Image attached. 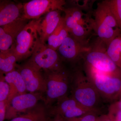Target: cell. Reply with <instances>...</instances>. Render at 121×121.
I'll list each match as a JSON object with an SVG mask.
<instances>
[{
    "label": "cell",
    "mask_w": 121,
    "mask_h": 121,
    "mask_svg": "<svg viewBox=\"0 0 121 121\" xmlns=\"http://www.w3.org/2000/svg\"><path fill=\"white\" fill-rule=\"evenodd\" d=\"M99 117L103 121H112L108 114L102 115Z\"/></svg>",
    "instance_id": "f1b7e54d"
},
{
    "label": "cell",
    "mask_w": 121,
    "mask_h": 121,
    "mask_svg": "<svg viewBox=\"0 0 121 121\" xmlns=\"http://www.w3.org/2000/svg\"><path fill=\"white\" fill-rule=\"evenodd\" d=\"M0 26L11 23L22 17L23 5L8 1H0Z\"/></svg>",
    "instance_id": "2e32d148"
},
{
    "label": "cell",
    "mask_w": 121,
    "mask_h": 121,
    "mask_svg": "<svg viewBox=\"0 0 121 121\" xmlns=\"http://www.w3.org/2000/svg\"><path fill=\"white\" fill-rule=\"evenodd\" d=\"M3 74L5 80L10 87V93L8 99V104L14 97L25 94L27 90L22 75L17 70Z\"/></svg>",
    "instance_id": "e0dca14e"
},
{
    "label": "cell",
    "mask_w": 121,
    "mask_h": 121,
    "mask_svg": "<svg viewBox=\"0 0 121 121\" xmlns=\"http://www.w3.org/2000/svg\"><path fill=\"white\" fill-rule=\"evenodd\" d=\"M56 105L51 111L53 116L59 115L64 119L82 116L91 113L99 114L100 109H90L83 106L71 96L67 95L57 100Z\"/></svg>",
    "instance_id": "8fae6325"
},
{
    "label": "cell",
    "mask_w": 121,
    "mask_h": 121,
    "mask_svg": "<svg viewBox=\"0 0 121 121\" xmlns=\"http://www.w3.org/2000/svg\"><path fill=\"white\" fill-rule=\"evenodd\" d=\"M84 69L86 75L103 101L110 102L119 98L121 78L102 73L85 64Z\"/></svg>",
    "instance_id": "7a4b0ae2"
},
{
    "label": "cell",
    "mask_w": 121,
    "mask_h": 121,
    "mask_svg": "<svg viewBox=\"0 0 121 121\" xmlns=\"http://www.w3.org/2000/svg\"><path fill=\"white\" fill-rule=\"evenodd\" d=\"M108 114L111 115L118 121H121V110L110 106Z\"/></svg>",
    "instance_id": "484cf974"
},
{
    "label": "cell",
    "mask_w": 121,
    "mask_h": 121,
    "mask_svg": "<svg viewBox=\"0 0 121 121\" xmlns=\"http://www.w3.org/2000/svg\"><path fill=\"white\" fill-rule=\"evenodd\" d=\"M47 121H65V119L59 115L53 116L52 118H48Z\"/></svg>",
    "instance_id": "4316f807"
},
{
    "label": "cell",
    "mask_w": 121,
    "mask_h": 121,
    "mask_svg": "<svg viewBox=\"0 0 121 121\" xmlns=\"http://www.w3.org/2000/svg\"><path fill=\"white\" fill-rule=\"evenodd\" d=\"M106 50L103 48H90L83 56L84 64L102 73L121 78V69L111 59Z\"/></svg>",
    "instance_id": "52a82bcc"
},
{
    "label": "cell",
    "mask_w": 121,
    "mask_h": 121,
    "mask_svg": "<svg viewBox=\"0 0 121 121\" xmlns=\"http://www.w3.org/2000/svg\"><path fill=\"white\" fill-rule=\"evenodd\" d=\"M66 4L63 0H33L23 4L22 18L37 20L45 13L55 10L63 11Z\"/></svg>",
    "instance_id": "30bf717a"
},
{
    "label": "cell",
    "mask_w": 121,
    "mask_h": 121,
    "mask_svg": "<svg viewBox=\"0 0 121 121\" xmlns=\"http://www.w3.org/2000/svg\"><path fill=\"white\" fill-rule=\"evenodd\" d=\"M63 11L65 13L64 22L69 35L86 44L87 38L94 29V20L90 19L78 7L64 8Z\"/></svg>",
    "instance_id": "277c9868"
},
{
    "label": "cell",
    "mask_w": 121,
    "mask_h": 121,
    "mask_svg": "<svg viewBox=\"0 0 121 121\" xmlns=\"http://www.w3.org/2000/svg\"><path fill=\"white\" fill-rule=\"evenodd\" d=\"M71 96L82 105L90 109H100L103 101L89 78L80 69L72 75Z\"/></svg>",
    "instance_id": "6da1fadb"
},
{
    "label": "cell",
    "mask_w": 121,
    "mask_h": 121,
    "mask_svg": "<svg viewBox=\"0 0 121 121\" xmlns=\"http://www.w3.org/2000/svg\"><path fill=\"white\" fill-rule=\"evenodd\" d=\"M27 20L18 18L11 23L0 27V51L11 49L16 37L26 26Z\"/></svg>",
    "instance_id": "5bb4252c"
},
{
    "label": "cell",
    "mask_w": 121,
    "mask_h": 121,
    "mask_svg": "<svg viewBox=\"0 0 121 121\" xmlns=\"http://www.w3.org/2000/svg\"><path fill=\"white\" fill-rule=\"evenodd\" d=\"M37 20H33L26 25L16 37L11 50L17 61L31 56L39 41L36 30Z\"/></svg>",
    "instance_id": "8992f818"
},
{
    "label": "cell",
    "mask_w": 121,
    "mask_h": 121,
    "mask_svg": "<svg viewBox=\"0 0 121 121\" xmlns=\"http://www.w3.org/2000/svg\"><path fill=\"white\" fill-rule=\"evenodd\" d=\"M119 98L120 99H121V93H120V95H119Z\"/></svg>",
    "instance_id": "4dcf8cb0"
},
{
    "label": "cell",
    "mask_w": 121,
    "mask_h": 121,
    "mask_svg": "<svg viewBox=\"0 0 121 121\" xmlns=\"http://www.w3.org/2000/svg\"><path fill=\"white\" fill-rule=\"evenodd\" d=\"M10 93V87L5 80L3 74L0 73V101H8Z\"/></svg>",
    "instance_id": "603a6c76"
},
{
    "label": "cell",
    "mask_w": 121,
    "mask_h": 121,
    "mask_svg": "<svg viewBox=\"0 0 121 121\" xmlns=\"http://www.w3.org/2000/svg\"><path fill=\"white\" fill-rule=\"evenodd\" d=\"M44 99L42 93H25L14 97L8 104L5 119L9 120L27 112Z\"/></svg>",
    "instance_id": "7c38bea8"
},
{
    "label": "cell",
    "mask_w": 121,
    "mask_h": 121,
    "mask_svg": "<svg viewBox=\"0 0 121 121\" xmlns=\"http://www.w3.org/2000/svg\"><path fill=\"white\" fill-rule=\"evenodd\" d=\"M44 76L47 86L44 99L46 105L67 95L71 75L63 68L57 70L45 71Z\"/></svg>",
    "instance_id": "5b68a950"
},
{
    "label": "cell",
    "mask_w": 121,
    "mask_h": 121,
    "mask_svg": "<svg viewBox=\"0 0 121 121\" xmlns=\"http://www.w3.org/2000/svg\"><path fill=\"white\" fill-rule=\"evenodd\" d=\"M17 59L11 50L0 52V73L6 74L16 70Z\"/></svg>",
    "instance_id": "ffe728a7"
},
{
    "label": "cell",
    "mask_w": 121,
    "mask_h": 121,
    "mask_svg": "<svg viewBox=\"0 0 121 121\" xmlns=\"http://www.w3.org/2000/svg\"><path fill=\"white\" fill-rule=\"evenodd\" d=\"M113 108L121 110V99L113 103L110 105Z\"/></svg>",
    "instance_id": "83f0119b"
},
{
    "label": "cell",
    "mask_w": 121,
    "mask_h": 121,
    "mask_svg": "<svg viewBox=\"0 0 121 121\" xmlns=\"http://www.w3.org/2000/svg\"><path fill=\"white\" fill-rule=\"evenodd\" d=\"M103 121L102 119L100 117H98L97 119V121Z\"/></svg>",
    "instance_id": "f546056e"
},
{
    "label": "cell",
    "mask_w": 121,
    "mask_h": 121,
    "mask_svg": "<svg viewBox=\"0 0 121 121\" xmlns=\"http://www.w3.org/2000/svg\"><path fill=\"white\" fill-rule=\"evenodd\" d=\"M17 67V70L22 75L25 83L27 91L32 93H45L46 81L41 69L29 61Z\"/></svg>",
    "instance_id": "9c48e42d"
},
{
    "label": "cell",
    "mask_w": 121,
    "mask_h": 121,
    "mask_svg": "<svg viewBox=\"0 0 121 121\" xmlns=\"http://www.w3.org/2000/svg\"><path fill=\"white\" fill-rule=\"evenodd\" d=\"M48 118L44 107L42 105H37L27 112L9 121H47Z\"/></svg>",
    "instance_id": "d6986e66"
},
{
    "label": "cell",
    "mask_w": 121,
    "mask_h": 121,
    "mask_svg": "<svg viewBox=\"0 0 121 121\" xmlns=\"http://www.w3.org/2000/svg\"><path fill=\"white\" fill-rule=\"evenodd\" d=\"M94 15V29L101 42L107 46L121 35V30L105 0L98 4Z\"/></svg>",
    "instance_id": "3957f363"
},
{
    "label": "cell",
    "mask_w": 121,
    "mask_h": 121,
    "mask_svg": "<svg viewBox=\"0 0 121 121\" xmlns=\"http://www.w3.org/2000/svg\"><path fill=\"white\" fill-rule=\"evenodd\" d=\"M99 114L96 113H90L81 117L65 119V121H96Z\"/></svg>",
    "instance_id": "cb8c5ba5"
},
{
    "label": "cell",
    "mask_w": 121,
    "mask_h": 121,
    "mask_svg": "<svg viewBox=\"0 0 121 121\" xmlns=\"http://www.w3.org/2000/svg\"><path fill=\"white\" fill-rule=\"evenodd\" d=\"M69 35L63 17L54 31L48 38L46 44L48 47L56 51Z\"/></svg>",
    "instance_id": "ac0fdd59"
},
{
    "label": "cell",
    "mask_w": 121,
    "mask_h": 121,
    "mask_svg": "<svg viewBox=\"0 0 121 121\" xmlns=\"http://www.w3.org/2000/svg\"><path fill=\"white\" fill-rule=\"evenodd\" d=\"M28 61L44 71L57 70L63 68L57 52L39 40Z\"/></svg>",
    "instance_id": "ba28073f"
},
{
    "label": "cell",
    "mask_w": 121,
    "mask_h": 121,
    "mask_svg": "<svg viewBox=\"0 0 121 121\" xmlns=\"http://www.w3.org/2000/svg\"><path fill=\"white\" fill-rule=\"evenodd\" d=\"M69 35L58 49L62 59L68 62H74L80 58L90 49Z\"/></svg>",
    "instance_id": "4fadbf2b"
},
{
    "label": "cell",
    "mask_w": 121,
    "mask_h": 121,
    "mask_svg": "<svg viewBox=\"0 0 121 121\" xmlns=\"http://www.w3.org/2000/svg\"><path fill=\"white\" fill-rule=\"evenodd\" d=\"M107 54L113 62L121 69V35L114 39L107 46Z\"/></svg>",
    "instance_id": "44dd1931"
},
{
    "label": "cell",
    "mask_w": 121,
    "mask_h": 121,
    "mask_svg": "<svg viewBox=\"0 0 121 121\" xmlns=\"http://www.w3.org/2000/svg\"><path fill=\"white\" fill-rule=\"evenodd\" d=\"M121 30V0H105Z\"/></svg>",
    "instance_id": "7402d4cb"
},
{
    "label": "cell",
    "mask_w": 121,
    "mask_h": 121,
    "mask_svg": "<svg viewBox=\"0 0 121 121\" xmlns=\"http://www.w3.org/2000/svg\"><path fill=\"white\" fill-rule=\"evenodd\" d=\"M60 10H55L47 13L43 18L37 19L36 30L39 40L46 43L48 38L51 35L63 19Z\"/></svg>",
    "instance_id": "9a60e30c"
},
{
    "label": "cell",
    "mask_w": 121,
    "mask_h": 121,
    "mask_svg": "<svg viewBox=\"0 0 121 121\" xmlns=\"http://www.w3.org/2000/svg\"><path fill=\"white\" fill-rule=\"evenodd\" d=\"M8 105V101H0V121L5 119Z\"/></svg>",
    "instance_id": "d4e9b609"
}]
</instances>
